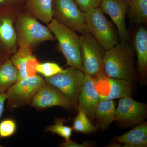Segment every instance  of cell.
<instances>
[{
  "label": "cell",
  "instance_id": "cell-1",
  "mask_svg": "<svg viewBox=\"0 0 147 147\" xmlns=\"http://www.w3.org/2000/svg\"><path fill=\"white\" fill-rule=\"evenodd\" d=\"M134 47L127 42H119L105 51L103 60V72L108 77L136 80Z\"/></svg>",
  "mask_w": 147,
  "mask_h": 147
},
{
  "label": "cell",
  "instance_id": "cell-2",
  "mask_svg": "<svg viewBox=\"0 0 147 147\" xmlns=\"http://www.w3.org/2000/svg\"><path fill=\"white\" fill-rule=\"evenodd\" d=\"M15 26L18 47L25 44L32 48L42 42L56 40L48 27L23 10L18 12Z\"/></svg>",
  "mask_w": 147,
  "mask_h": 147
},
{
  "label": "cell",
  "instance_id": "cell-3",
  "mask_svg": "<svg viewBox=\"0 0 147 147\" xmlns=\"http://www.w3.org/2000/svg\"><path fill=\"white\" fill-rule=\"evenodd\" d=\"M47 26L57 40L67 64L82 70L80 40L76 32L55 18Z\"/></svg>",
  "mask_w": 147,
  "mask_h": 147
},
{
  "label": "cell",
  "instance_id": "cell-4",
  "mask_svg": "<svg viewBox=\"0 0 147 147\" xmlns=\"http://www.w3.org/2000/svg\"><path fill=\"white\" fill-rule=\"evenodd\" d=\"M84 13L88 32L105 50L119 43L117 32L106 18L100 7Z\"/></svg>",
  "mask_w": 147,
  "mask_h": 147
},
{
  "label": "cell",
  "instance_id": "cell-5",
  "mask_svg": "<svg viewBox=\"0 0 147 147\" xmlns=\"http://www.w3.org/2000/svg\"><path fill=\"white\" fill-rule=\"evenodd\" d=\"M20 11L10 5L0 7V63L18 49L15 24Z\"/></svg>",
  "mask_w": 147,
  "mask_h": 147
},
{
  "label": "cell",
  "instance_id": "cell-6",
  "mask_svg": "<svg viewBox=\"0 0 147 147\" xmlns=\"http://www.w3.org/2000/svg\"><path fill=\"white\" fill-rule=\"evenodd\" d=\"M79 40L82 71L91 76L104 73L103 60L106 50L89 32L81 34Z\"/></svg>",
  "mask_w": 147,
  "mask_h": 147
},
{
  "label": "cell",
  "instance_id": "cell-7",
  "mask_svg": "<svg viewBox=\"0 0 147 147\" xmlns=\"http://www.w3.org/2000/svg\"><path fill=\"white\" fill-rule=\"evenodd\" d=\"M45 83V79L37 74L18 80L5 92L9 108L13 109L30 104L37 91Z\"/></svg>",
  "mask_w": 147,
  "mask_h": 147
},
{
  "label": "cell",
  "instance_id": "cell-8",
  "mask_svg": "<svg viewBox=\"0 0 147 147\" xmlns=\"http://www.w3.org/2000/svg\"><path fill=\"white\" fill-rule=\"evenodd\" d=\"M85 74L73 67L64 69L56 75L45 78L46 84L52 86L76 104Z\"/></svg>",
  "mask_w": 147,
  "mask_h": 147
},
{
  "label": "cell",
  "instance_id": "cell-9",
  "mask_svg": "<svg viewBox=\"0 0 147 147\" xmlns=\"http://www.w3.org/2000/svg\"><path fill=\"white\" fill-rule=\"evenodd\" d=\"M53 18L81 34L88 32L84 12L74 0H53Z\"/></svg>",
  "mask_w": 147,
  "mask_h": 147
},
{
  "label": "cell",
  "instance_id": "cell-10",
  "mask_svg": "<svg viewBox=\"0 0 147 147\" xmlns=\"http://www.w3.org/2000/svg\"><path fill=\"white\" fill-rule=\"evenodd\" d=\"M30 104L38 109H45L53 106H60L69 109L76 105L73 100L46 83L37 91Z\"/></svg>",
  "mask_w": 147,
  "mask_h": 147
},
{
  "label": "cell",
  "instance_id": "cell-11",
  "mask_svg": "<svg viewBox=\"0 0 147 147\" xmlns=\"http://www.w3.org/2000/svg\"><path fill=\"white\" fill-rule=\"evenodd\" d=\"M100 8L103 13L110 16L115 25L121 42H127L129 35L125 24L128 11L126 0H102Z\"/></svg>",
  "mask_w": 147,
  "mask_h": 147
},
{
  "label": "cell",
  "instance_id": "cell-12",
  "mask_svg": "<svg viewBox=\"0 0 147 147\" xmlns=\"http://www.w3.org/2000/svg\"><path fill=\"white\" fill-rule=\"evenodd\" d=\"M77 101V109L82 110L89 119L93 120L100 96L95 89L93 78L90 75L85 74Z\"/></svg>",
  "mask_w": 147,
  "mask_h": 147
},
{
  "label": "cell",
  "instance_id": "cell-13",
  "mask_svg": "<svg viewBox=\"0 0 147 147\" xmlns=\"http://www.w3.org/2000/svg\"><path fill=\"white\" fill-rule=\"evenodd\" d=\"M145 104L135 101L131 96L121 98L116 109V120L137 123L143 120L146 114Z\"/></svg>",
  "mask_w": 147,
  "mask_h": 147
},
{
  "label": "cell",
  "instance_id": "cell-14",
  "mask_svg": "<svg viewBox=\"0 0 147 147\" xmlns=\"http://www.w3.org/2000/svg\"><path fill=\"white\" fill-rule=\"evenodd\" d=\"M53 0H26L23 10L48 24L53 18Z\"/></svg>",
  "mask_w": 147,
  "mask_h": 147
},
{
  "label": "cell",
  "instance_id": "cell-15",
  "mask_svg": "<svg viewBox=\"0 0 147 147\" xmlns=\"http://www.w3.org/2000/svg\"><path fill=\"white\" fill-rule=\"evenodd\" d=\"M123 147H145L147 146V125L142 123L128 132L114 138Z\"/></svg>",
  "mask_w": 147,
  "mask_h": 147
},
{
  "label": "cell",
  "instance_id": "cell-16",
  "mask_svg": "<svg viewBox=\"0 0 147 147\" xmlns=\"http://www.w3.org/2000/svg\"><path fill=\"white\" fill-rule=\"evenodd\" d=\"M133 47L137 54L139 72L145 75L147 70V31L145 28L141 27L136 32Z\"/></svg>",
  "mask_w": 147,
  "mask_h": 147
},
{
  "label": "cell",
  "instance_id": "cell-17",
  "mask_svg": "<svg viewBox=\"0 0 147 147\" xmlns=\"http://www.w3.org/2000/svg\"><path fill=\"white\" fill-rule=\"evenodd\" d=\"M115 102L113 100H100L96 110L94 118L99 126L105 129L116 120Z\"/></svg>",
  "mask_w": 147,
  "mask_h": 147
},
{
  "label": "cell",
  "instance_id": "cell-18",
  "mask_svg": "<svg viewBox=\"0 0 147 147\" xmlns=\"http://www.w3.org/2000/svg\"><path fill=\"white\" fill-rule=\"evenodd\" d=\"M18 80V73L10 59L0 63V93H5Z\"/></svg>",
  "mask_w": 147,
  "mask_h": 147
},
{
  "label": "cell",
  "instance_id": "cell-19",
  "mask_svg": "<svg viewBox=\"0 0 147 147\" xmlns=\"http://www.w3.org/2000/svg\"><path fill=\"white\" fill-rule=\"evenodd\" d=\"M109 81L111 86L110 93L102 100H113L131 96L132 89L130 82L125 79L110 77Z\"/></svg>",
  "mask_w": 147,
  "mask_h": 147
},
{
  "label": "cell",
  "instance_id": "cell-20",
  "mask_svg": "<svg viewBox=\"0 0 147 147\" xmlns=\"http://www.w3.org/2000/svg\"><path fill=\"white\" fill-rule=\"evenodd\" d=\"M128 13L132 21L139 24H147V0H126Z\"/></svg>",
  "mask_w": 147,
  "mask_h": 147
},
{
  "label": "cell",
  "instance_id": "cell-21",
  "mask_svg": "<svg viewBox=\"0 0 147 147\" xmlns=\"http://www.w3.org/2000/svg\"><path fill=\"white\" fill-rule=\"evenodd\" d=\"M79 113L74 121L73 129L76 132L90 134L96 130L95 127L92 125L90 119L85 113L78 110Z\"/></svg>",
  "mask_w": 147,
  "mask_h": 147
},
{
  "label": "cell",
  "instance_id": "cell-22",
  "mask_svg": "<svg viewBox=\"0 0 147 147\" xmlns=\"http://www.w3.org/2000/svg\"><path fill=\"white\" fill-rule=\"evenodd\" d=\"M93 79L95 89L99 94L100 100L107 96L109 94L111 88L109 77L104 73L96 76Z\"/></svg>",
  "mask_w": 147,
  "mask_h": 147
},
{
  "label": "cell",
  "instance_id": "cell-23",
  "mask_svg": "<svg viewBox=\"0 0 147 147\" xmlns=\"http://www.w3.org/2000/svg\"><path fill=\"white\" fill-rule=\"evenodd\" d=\"M63 70L58 64L51 62L39 63L36 68L37 73L40 74L45 78L54 76Z\"/></svg>",
  "mask_w": 147,
  "mask_h": 147
},
{
  "label": "cell",
  "instance_id": "cell-24",
  "mask_svg": "<svg viewBox=\"0 0 147 147\" xmlns=\"http://www.w3.org/2000/svg\"><path fill=\"white\" fill-rule=\"evenodd\" d=\"M46 130L47 131L52 132L53 134H57L67 141L70 139L73 128L64 125L63 121L59 120L56 121L55 124L47 126Z\"/></svg>",
  "mask_w": 147,
  "mask_h": 147
},
{
  "label": "cell",
  "instance_id": "cell-25",
  "mask_svg": "<svg viewBox=\"0 0 147 147\" xmlns=\"http://www.w3.org/2000/svg\"><path fill=\"white\" fill-rule=\"evenodd\" d=\"M16 129L15 121L11 119H6L0 122V138L10 137L14 134Z\"/></svg>",
  "mask_w": 147,
  "mask_h": 147
},
{
  "label": "cell",
  "instance_id": "cell-26",
  "mask_svg": "<svg viewBox=\"0 0 147 147\" xmlns=\"http://www.w3.org/2000/svg\"><path fill=\"white\" fill-rule=\"evenodd\" d=\"M28 58L21 57L16 52L10 58L11 62L18 71V80L28 77L26 73V63Z\"/></svg>",
  "mask_w": 147,
  "mask_h": 147
},
{
  "label": "cell",
  "instance_id": "cell-27",
  "mask_svg": "<svg viewBox=\"0 0 147 147\" xmlns=\"http://www.w3.org/2000/svg\"><path fill=\"white\" fill-rule=\"evenodd\" d=\"M82 12H88L94 9L100 7L102 0H74Z\"/></svg>",
  "mask_w": 147,
  "mask_h": 147
},
{
  "label": "cell",
  "instance_id": "cell-28",
  "mask_svg": "<svg viewBox=\"0 0 147 147\" xmlns=\"http://www.w3.org/2000/svg\"><path fill=\"white\" fill-rule=\"evenodd\" d=\"M39 64L38 61L35 56L32 55L26 61V70L27 77H32L36 75V68Z\"/></svg>",
  "mask_w": 147,
  "mask_h": 147
},
{
  "label": "cell",
  "instance_id": "cell-29",
  "mask_svg": "<svg viewBox=\"0 0 147 147\" xmlns=\"http://www.w3.org/2000/svg\"><path fill=\"white\" fill-rule=\"evenodd\" d=\"M32 48L28 45L22 44L18 46L16 53L19 56L23 58H27L32 55Z\"/></svg>",
  "mask_w": 147,
  "mask_h": 147
},
{
  "label": "cell",
  "instance_id": "cell-30",
  "mask_svg": "<svg viewBox=\"0 0 147 147\" xmlns=\"http://www.w3.org/2000/svg\"><path fill=\"white\" fill-rule=\"evenodd\" d=\"M9 5L22 10L26 0H7Z\"/></svg>",
  "mask_w": 147,
  "mask_h": 147
},
{
  "label": "cell",
  "instance_id": "cell-31",
  "mask_svg": "<svg viewBox=\"0 0 147 147\" xmlns=\"http://www.w3.org/2000/svg\"><path fill=\"white\" fill-rule=\"evenodd\" d=\"M89 145L86 144H78L76 142H73L69 140L65 141V142H63L61 145V147H86L88 146Z\"/></svg>",
  "mask_w": 147,
  "mask_h": 147
},
{
  "label": "cell",
  "instance_id": "cell-32",
  "mask_svg": "<svg viewBox=\"0 0 147 147\" xmlns=\"http://www.w3.org/2000/svg\"><path fill=\"white\" fill-rule=\"evenodd\" d=\"M6 100V94L5 93H0V119L4 110L5 102Z\"/></svg>",
  "mask_w": 147,
  "mask_h": 147
},
{
  "label": "cell",
  "instance_id": "cell-33",
  "mask_svg": "<svg viewBox=\"0 0 147 147\" xmlns=\"http://www.w3.org/2000/svg\"><path fill=\"white\" fill-rule=\"evenodd\" d=\"M9 5L7 0H0V7Z\"/></svg>",
  "mask_w": 147,
  "mask_h": 147
}]
</instances>
